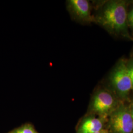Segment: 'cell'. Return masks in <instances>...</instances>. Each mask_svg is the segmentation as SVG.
I'll return each mask as SVG.
<instances>
[{"label": "cell", "mask_w": 133, "mask_h": 133, "mask_svg": "<svg viewBox=\"0 0 133 133\" xmlns=\"http://www.w3.org/2000/svg\"><path fill=\"white\" fill-rule=\"evenodd\" d=\"M110 126L115 133H132L133 120L130 110L120 107L112 114Z\"/></svg>", "instance_id": "cell-3"}, {"label": "cell", "mask_w": 133, "mask_h": 133, "mask_svg": "<svg viewBox=\"0 0 133 133\" xmlns=\"http://www.w3.org/2000/svg\"><path fill=\"white\" fill-rule=\"evenodd\" d=\"M129 110H130V113L131 114V115H132V118H133V102L131 104Z\"/></svg>", "instance_id": "cell-10"}, {"label": "cell", "mask_w": 133, "mask_h": 133, "mask_svg": "<svg viewBox=\"0 0 133 133\" xmlns=\"http://www.w3.org/2000/svg\"><path fill=\"white\" fill-rule=\"evenodd\" d=\"M127 23L128 25L133 30V8L127 14Z\"/></svg>", "instance_id": "cell-8"}, {"label": "cell", "mask_w": 133, "mask_h": 133, "mask_svg": "<svg viewBox=\"0 0 133 133\" xmlns=\"http://www.w3.org/2000/svg\"><path fill=\"white\" fill-rule=\"evenodd\" d=\"M103 124L101 120L94 117L85 119L79 126L77 133H95L103 129Z\"/></svg>", "instance_id": "cell-6"}, {"label": "cell", "mask_w": 133, "mask_h": 133, "mask_svg": "<svg viewBox=\"0 0 133 133\" xmlns=\"http://www.w3.org/2000/svg\"><path fill=\"white\" fill-rule=\"evenodd\" d=\"M128 68L129 71V74H130V76L131 77V79L132 81V87H133V63L129 66H128Z\"/></svg>", "instance_id": "cell-9"}, {"label": "cell", "mask_w": 133, "mask_h": 133, "mask_svg": "<svg viewBox=\"0 0 133 133\" xmlns=\"http://www.w3.org/2000/svg\"><path fill=\"white\" fill-rule=\"evenodd\" d=\"M95 133H108V131L107 130H101L99 132H96Z\"/></svg>", "instance_id": "cell-11"}, {"label": "cell", "mask_w": 133, "mask_h": 133, "mask_svg": "<svg viewBox=\"0 0 133 133\" xmlns=\"http://www.w3.org/2000/svg\"><path fill=\"white\" fill-rule=\"evenodd\" d=\"M111 81L114 89L121 96L125 97L133 89L128 66L121 61L114 69Z\"/></svg>", "instance_id": "cell-2"}, {"label": "cell", "mask_w": 133, "mask_h": 133, "mask_svg": "<svg viewBox=\"0 0 133 133\" xmlns=\"http://www.w3.org/2000/svg\"><path fill=\"white\" fill-rule=\"evenodd\" d=\"M11 133H38L31 125H25L17 129Z\"/></svg>", "instance_id": "cell-7"}, {"label": "cell", "mask_w": 133, "mask_h": 133, "mask_svg": "<svg viewBox=\"0 0 133 133\" xmlns=\"http://www.w3.org/2000/svg\"><path fill=\"white\" fill-rule=\"evenodd\" d=\"M66 9L71 17L82 23H89L94 20L91 15L90 5L87 0H69Z\"/></svg>", "instance_id": "cell-4"}, {"label": "cell", "mask_w": 133, "mask_h": 133, "mask_svg": "<svg viewBox=\"0 0 133 133\" xmlns=\"http://www.w3.org/2000/svg\"><path fill=\"white\" fill-rule=\"evenodd\" d=\"M105 28L114 33L127 35V12L126 2L114 1L108 3L97 18Z\"/></svg>", "instance_id": "cell-1"}, {"label": "cell", "mask_w": 133, "mask_h": 133, "mask_svg": "<svg viewBox=\"0 0 133 133\" xmlns=\"http://www.w3.org/2000/svg\"><path fill=\"white\" fill-rule=\"evenodd\" d=\"M114 105L112 96L108 92L101 91L95 94L92 102V109L97 114H106L111 110Z\"/></svg>", "instance_id": "cell-5"}]
</instances>
